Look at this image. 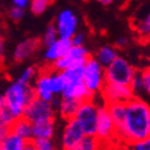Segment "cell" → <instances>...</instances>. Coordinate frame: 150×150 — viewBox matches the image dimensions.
<instances>
[{
	"mask_svg": "<svg viewBox=\"0 0 150 150\" xmlns=\"http://www.w3.org/2000/svg\"><path fill=\"white\" fill-rule=\"evenodd\" d=\"M150 105L135 97L126 103V117L123 126L117 131V141L127 145L148 137Z\"/></svg>",
	"mask_w": 150,
	"mask_h": 150,
	"instance_id": "1",
	"label": "cell"
},
{
	"mask_svg": "<svg viewBox=\"0 0 150 150\" xmlns=\"http://www.w3.org/2000/svg\"><path fill=\"white\" fill-rule=\"evenodd\" d=\"M35 98L37 97L33 86L16 79L0 98V104L5 105L18 119L24 116L25 108Z\"/></svg>",
	"mask_w": 150,
	"mask_h": 150,
	"instance_id": "2",
	"label": "cell"
},
{
	"mask_svg": "<svg viewBox=\"0 0 150 150\" xmlns=\"http://www.w3.org/2000/svg\"><path fill=\"white\" fill-rule=\"evenodd\" d=\"M67 82L61 71L55 69L43 70L35 79L33 88L36 97L48 103H51L55 97L61 96Z\"/></svg>",
	"mask_w": 150,
	"mask_h": 150,
	"instance_id": "3",
	"label": "cell"
},
{
	"mask_svg": "<svg viewBox=\"0 0 150 150\" xmlns=\"http://www.w3.org/2000/svg\"><path fill=\"white\" fill-rule=\"evenodd\" d=\"M105 74L107 82L130 86L137 71L129 61L118 56L115 62L105 68Z\"/></svg>",
	"mask_w": 150,
	"mask_h": 150,
	"instance_id": "4",
	"label": "cell"
},
{
	"mask_svg": "<svg viewBox=\"0 0 150 150\" xmlns=\"http://www.w3.org/2000/svg\"><path fill=\"white\" fill-rule=\"evenodd\" d=\"M85 71H83V82L86 87L89 89L91 93L97 94L101 93L104 86L106 85V74H105V67H103L96 57H89V60L85 64Z\"/></svg>",
	"mask_w": 150,
	"mask_h": 150,
	"instance_id": "5",
	"label": "cell"
},
{
	"mask_svg": "<svg viewBox=\"0 0 150 150\" xmlns=\"http://www.w3.org/2000/svg\"><path fill=\"white\" fill-rule=\"evenodd\" d=\"M75 119L81 125L86 136H96L99 119V106L94 100L81 103Z\"/></svg>",
	"mask_w": 150,
	"mask_h": 150,
	"instance_id": "6",
	"label": "cell"
},
{
	"mask_svg": "<svg viewBox=\"0 0 150 150\" xmlns=\"http://www.w3.org/2000/svg\"><path fill=\"white\" fill-rule=\"evenodd\" d=\"M96 137L106 146L117 141V126L112 119L106 105L99 106V119Z\"/></svg>",
	"mask_w": 150,
	"mask_h": 150,
	"instance_id": "7",
	"label": "cell"
},
{
	"mask_svg": "<svg viewBox=\"0 0 150 150\" xmlns=\"http://www.w3.org/2000/svg\"><path fill=\"white\" fill-rule=\"evenodd\" d=\"M91 54L85 47H71L70 50L63 56L62 59L52 63V69L57 71H63L69 68L85 66L89 60Z\"/></svg>",
	"mask_w": 150,
	"mask_h": 150,
	"instance_id": "8",
	"label": "cell"
},
{
	"mask_svg": "<svg viewBox=\"0 0 150 150\" xmlns=\"http://www.w3.org/2000/svg\"><path fill=\"white\" fill-rule=\"evenodd\" d=\"M23 117L29 119L32 124L43 120H50L55 117V108L50 103L40 98H35L25 108Z\"/></svg>",
	"mask_w": 150,
	"mask_h": 150,
	"instance_id": "9",
	"label": "cell"
},
{
	"mask_svg": "<svg viewBox=\"0 0 150 150\" xmlns=\"http://www.w3.org/2000/svg\"><path fill=\"white\" fill-rule=\"evenodd\" d=\"M101 98L105 104L127 103L132 98H135V93L130 86L106 82L101 91Z\"/></svg>",
	"mask_w": 150,
	"mask_h": 150,
	"instance_id": "10",
	"label": "cell"
},
{
	"mask_svg": "<svg viewBox=\"0 0 150 150\" xmlns=\"http://www.w3.org/2000/svg\"><path fill=\"white\" fill-rule=\"evenodd\" d=\"M56 29L62 40H71L76 35L78 18L70 10L62 11L56 18Z\"/></svg>",
	"mask_w": 150,
	"mask_h": 150,
	"instance_id": "11",
	"label": "cell"
},
{
	"mask_svg": "<svg viewBox=\"0 0 150 150\" xmlns=\"http://www.w3.org/2000/svg\"><path fill=\"white\" fill-rule=\"evenodd\" d=\"M85 137L86 135L76 119L74 118V119L67 120V124L63 130V135H62V145L64 150L76 145Z\"/></svg>",
	"mask_w": 150,
	"mask_h": 150,
	"instance_id": "12",
	"label": "cell"
},
{
	"mask_svg": "<svg viewBox=\"0 0 150 150\" xmlns=\"http://www.w3.org/2000/svg\"><path fill=\"white\" fill-rule=\"evenodd\" d=\"M61 98L76 100L79 103H85L88 100H93L94 94L89 92V89L86 87L83 81H79V82L67 83L61 94Z\"/></svg>",
	"mask_w": 150,
	"mask_h": 150,
	"instance_id": "13",
	"label": "cell"
},
{
	"mask_svg": "<svg viewBox=\"0 0 150 150\" xmlns=\"http://www.w3.org/2000/svg\"><path fill=\"white\" fill-rule=\"evenodd\" d=\"M41 43H42V41L38 38H35V37L22 41L16 47V49L13 51L14 61L22 62V61L26 60L28 57H30L32 54H35L37 50H38V48L41 47Z\"/></svg>",
	"mask_w": 150,
	"mask_h": 150,
	"instance_id": "14",
	"label": "cell"
},
{
	"mask_svg": "<svg viewBox=\"0 0 150 150\" xmlns=\"http://www.w3.org/2000/svg\"><path fill=\"white\" fill-rule=\"evenodd\" d=\"M71 47H73V44H71L70 40L59 38L55 43H52L51 45L47 47L44 57H45V60L48 62L55 63L56 61H59L60 59H62L63 56L70 50Z\"/></svg>",
	"mask_w": 150,
	"mask_h": 150,
	"instance_id": "15",
	"label": "cell"
},
{
	"mask_svg": "<svg viewBox=\"0 0 150 150\" xmlns=\"http://www.w3.org/2000/svg\"><path fill=\"white\" fill-rule=\"evenodd\" d=\"M11 132L19 136L24 141H33V124L26 119L25 117L18 118L12 125H11Z\"/></svg>",
	"mask_w": 150,
	"mask_h": 150,
	"instance_id": "16",
	"label": "cell"
},
{
	"mask_svg": "<svg viewBox=\"0 0 150 150\" xmlns=\"http://www.w3.org/2000/svg\"><path fill=\"white\" fill-rule=\"evenodd\" d=\"M132 29L143 42L150 41V11L142 18L132 22Z\"/></svg>",
	"mask_w": 150,
	"mask_h": 150,
	"instance_id": "17",
	"label": "cell"
},
{
	"mask_svg": "<svg viewBox=\"0 0 150 150\" xmlns=\"http://www.w3.org/2000/svg\"><path fill=\"white\" fill-rule=\"evenodd\" d=\"M80 105H81V103H79L76 100L61 98V104L57 108L61 118H63L64 120L74 119L75 116H76V113H78V111H79Z\"/></svg>",
	"mask_w": 150,
	"mask_h": 150,
	"instance_id": "18",
	"label": "cell"
},
{
	"mask_svg": "<svg viewBox=\"0 0 150 150\" xmlns=\"http://www.w3.org/2000/svg\"><path fill=\"white\" fill-rule=\"evenodd\" d=\"M106 107L108 110V113L113 119L117 131L123 126L126 117V103H113V104H106Z\"/></svg>",
	"mask_w": 150,
	"mask_h": 150,
	"instance_id": "19",
	"label": "cell"
},
{
	"mask_svg": "<svg viewBox=\"0 0 150 150\" xmlns=\"http://www.w3.org/2000/svg\"><path fill=\"white\" fill-rule=\"evenodd\" d=\"M54 131H55L54 119L35 123L33 124V139H37V138L51 139V137L54 136Z\"/></svg>",
	"mask_w": 150,
	"mask_h": 150,
	"instance_id": "20",
	"label": "cell"
},
{
	"mask_svg": "<svg viewBox=\"0 0 150 150\" xmlns=\"http://www.w3.org/2000/svg\"><path fill=\"white\" fill-rule=\"evenodd\" d=\"M94 57L97 59V61L103 66V67H108L112 62H115L118 57V52H117V49L116 47L113 45H104L101 47Z\"/></svg>",
	"mask_w": 150,
	"mask_h": 150,
	"instance_id": "21",
	"label": "cell"
},
{
	"mask_svg": "<svg viewBox=\"0 0 150 150\" xmlns=\"http://www.w3.org/2000/svg\"><path fill=\"white\" fill-rule=\"evenodd\" d=\"M0 150H22L26 144V141L13 132H10L4 138H0Z\"/></svg>",
	"mask_w": 150,
	"mask_h": 150,
	"instance_id": "22",
	"label": "cell"
},
{
	"mask_svg": "<svg viewBox=\"0 0 150 150\" xmlns=\"http://www.w3.org/2000/svg\"><path fill=\"white\" fill-rule=\"evenodd\" d=\"M104 144L96 136H86L76 145H74L67 150H103Z\"/></svg>",
	"mask_w": 150,
	"mask_h": 150,
	"instance_id": "23",
	"label": "cell"
},
{
	"mask_svg": "<svg viewBox=\"0 0 150 150\" xmlns=\"http://www.w3.org/2000/svg\"><path fill=\"white\" fill-rule=\"evenodd\" d=\"M85 66H80V67H74V68H69L66 69L62 73L63 78L66 80L67 83L70 82H79V81H83V71H85Z\"/></svg>",
	"mask_w": 150,
	"mask_h": 150,
	"instance_id": "24",
	"label": "cell"
},
{
	"mask_svg": "<svg viewBox=\"0 0 150 150\" xmlns=\"http://www.w3.org/2000/svg\"><path fill=\"white\" fill-rule=\"evenodd\" d=\"M59 38H60V36H59L57 29H56V25L55 24H50L47 28V30H45V32H44V35L42 37V43L45 47H49L52 43H55Z\"/></svg>",
	"mask_w": 150,
	"mask_h": 150,
	"instance_id": "25",
	"label": "cell"
},
{
	"mask_svg": "<svg viewBox=\"0 0 150 150\" xmlns=\"http://www.w3.org/2000/svg\"><path fill=\"white\" fill-rule=\"evenodd\" d=\"M17 120V118L12 115V112L3 104H0V126H7L11 127V125Z\"/></svg>",
	"mask_w": 150,
	"mask_h": 150,
	"instance_id": "26",
	"label": "cell"
},
{
	"mask_svg": "<svg viewBox=\"0 0 150 150\" xmlns=\"http://www.w3.org/2000/svg\"><path fill=\"white\" fill-rule=\"evenodd\" d=\"M54 3V0H31L30 3V8L31 12L36 16L42 14L51 4Z\"/></svg>",
	"mask_w": 150,
	"mask_h": 150,
	"instance_id": "27",
	"label": "cell"
},
{
	"mask_svg": "<svg viewBox=\"0 0 150 150\" xmlns=\"http://www.w3.org/2000/svg\"><path fill=\"white\" fill-rule=\"evenodd\" d=\"M37 75L38 74H37V70L35 67H28L22 71V74L17 79L25 83H31V81H33L37 78Z\"/></svg>",
	"mask_w": 150,
	"mask_h": 150,
	"instance_id": "28",
	"label": "cell"
},
{
	"mask_svg": "<svg viewBox=\"0 0 150 150\" xmlns=\"http://www.w3.org/2000/svg\"><path fill=\"white\" fill-rule=\"evenodd\" d=\"M130 87H131V89H132V92L135 93V97H136V94L138 92L144 91V83H143V78H142L141 71H137L132 82H131V85H130Z\"/></svg>",
	"mask_w": 150,
	"mask_h": 150,
	"instance_id": "29",
	"label": "cell"
},
{
	"mask_svg": "<svg viewBox=\"0 0 150 150\" xmlns=\"http://www.w3.org/2000/svg\"><path fill=\"white\" fill-rule=\"evenodd\" d=\"M37 150H55V145L51 139H45V138H37L33 139Z\"/></svg>",
	"mask_w": 150,
	"mask_h": 150,
	"instance_id": "30",
	"label": "cell"
},
{
	"mask_svg": "<svg viewBox=\"0 0 150 150\" xmlns=\"http://www.w3.org/2000/svg\"><path fill=\"white\" fill-rule=\"evenodd\" d=\"M130 150H150V137H145L141 141H137L130 144Z\"/></svg>",
	"mask_w": 150,
	"mask_h": 150,
	"instance_id": "31",
	"label": "cell"
},
{
	"mask_svg": "<svg viewBox=\"0 0 150 150\" xmlns=\"http://www.w3.org/2000/svg\"><path fill=\"white\" fill-rule=\"evenodd\" d=\"M23 16H24V8L13 6L8 10V17H10V19L13 21V22H19L23 18Z\"/></svg>",
	"mask_w": 150,
	"mask_h": 150,
	"instance_id": "32",
	"label": "cell"
},
{
	"mask_svg": "<svg viewBox=\"0 0 150 150\" xmlns=\"http://www.w3.org/2000/svg\"><path fill=\"white\" fill-rule=\"evenodd\" d=\"M142 78H143V83H144V91L150 96V67L143 69L141 71Z\"/></svg>",
	"mask_w": 150,
	"mask_h": 150,
	"instance_id": "33",
	"label": "cell"
},
{
	"mask_svg": "<svg viewBox=\"0 0 150 150\" xmlns=\"http://www.w3.org/2000/svg\"><path fill=\"white\" fill-rule=\"evenodd\" d=\"M105 149H106V150H130V146H129L126 143L116 141V142H113V143L106 145Z\"/></svg>",
	"mask_w": 150,
	"mask_h": 150,
	"instance_id": "34",
	"label": "cell"
},
{
	"mask_svg": "<svg viewBox=\"0 0 150 150\" xmlns=\"http://www.w3.org/2000/svg\"><path fill=\"white\" fill-rule=\"evenodd\" d=\"M73 47H83V42H85V37L82 33H76L73 38L70 40Z\"/></svg>",
	"mask_w": 150,
	"mask_h": 150,
	"instance_id": "35",
	"label": "cell"
},
{
	"mask_svg": "<svg viewBox=\"0 0 150 150\" xmlns=\"http://www.w3.org/2000/svg\"><path fill=\"white\" fill-rule=\"evenodd\" d=\"M30 0H13V5L17 6V7H21V8H24L28 6Z\"/></svg>",
	"mask_w": 150,
	"mask_h": 150,
	"instance_id": "36",
	"label": "cell"
},
{
	"mask_svg": "<svg viewBox=\"0 0 150 150\" xmlns=\"http://www.w3.org/2000/svg\"><path fill=\"white\" fill-rule=\"evenodd\" d=\"M126 45H127V40L125 38V37H120V38H118L117 42H116L117 48H125Z\"/></svg>",
	"mask_w": 150,
	"mask_h": 150,
	"instance_id": "37",
	"label": "cell"
},
{
	"mask_svg": "<svg viewBox=\"0 0 150 150\" xmlns=\"http://www.w3.org/2000/svg\"><path fill=\"white\" fill-rule=\"evenodd\" d=\"M22 150H37V148H36V144L33 141H29V142H26V144L24 145V148Z\"/></svg>",
	"mask_w": 150,
	"mask_h": 150,
	"instance_id": "38",
	"label": "cell"
},
{
	"mask_svg": "<svg viewBox=\"0 0 150 150\" xmlns=\"http://www.w3.org/2000/svg\"><path fill=\"white\" fill-rule=\"evenodd\" d=\"M97 1H99L103 5H110L112 1H113V0H97Z\"/></svg>",
	"mask_w": 150,
	"mask_h": 150,
	"instance_id": "39",
	"label": "cell"
},
{
	"mask_svg": "<svg viewBox=\"0 0 150 150\" xmlns=\"http://www.w3.org/2000/svg\"><path fill=\"white\" fill-rule=\"evenodd\" d=\"M148 137H150V118H149V127H148Z\"/></svg>",
	"mask_w": 150,
	"mask_h": 150,
	"instance_id": "40",
	"label": "cell"
},
{
	"mask_svg": "<svg viewBox=\"0 0 150 150\" xmlns=\"http://www.w3.org/2000/svg\"><path fill=\"white\" fill-rule=\"evenodd\" d=\"M103 150H106V149H105V146H104V149H103Z\"/></svg>",
	"mask_w": 150,
	"mask_h": 150,
	"instance_id": "41",
	"label": "cell"
},
{
	"mask_svg": "<svg viewBox=\"0 0 150 150\" xmlns=\"http://www.w3.org/2000/svg\"><path fill=\"white\" fill-rule=\"evenodd\" d=\"M85 1H87V0H85Z\"/></svg>",
	"mask_w": 150,
	"mask_h": 150,
	"instance_id": "42",
	"label": "cell"
},
{
	"mask_svg": "<svg viewBox=\"0 0 150 150\" xmlns=\"http://www.w3.org/2000/svg\"><path fill=\"white\" fill-rule=\"evenodd\" d=\"M149 67H150V66H149Z\"/></svg>",
	"mask_w": 150,
	"mask_h": 150,
	"instance_id": "43",
	"label": "cell"
}]
</instances>
